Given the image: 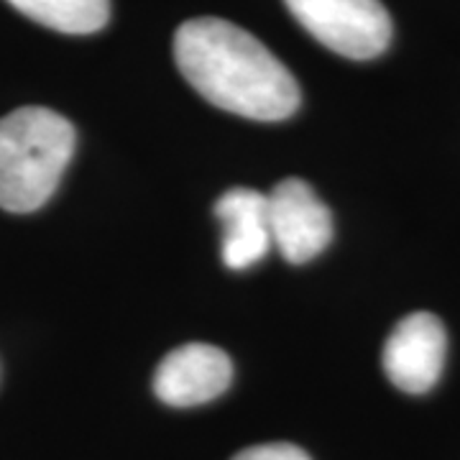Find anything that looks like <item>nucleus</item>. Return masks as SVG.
<instances>
[{
  "label": "nucleus",
  "mask_w": 460,
  "mask_h": 460,
  "mask_svg": "<svg viewBox=\"0 0 460 460\" xmlns=\"http://www.w3.org/2000/svg\"><path fill=\"white\" fill-rule=\"evenodd\" d=\"M184 80L210 105L274 123L299 108V84L261 41L226 18H192L174 33Z\"/></svg>",
  "instance_id": "nucleus-1"
},
{
  "label": "nucleus",
  "mask_w": 460,
  "mask_h": 460,
  "mask_svg": "<svg viewBox=\"0 0 460 460\" xmlns=\"http://www.w3.org/2000/svg\"><path fill=\"white\" fill-rule=\"evenodd\" d=\"M75 126L49 108H18L0 118V208L33 213L57 192L75 154Z\"/></svg>",
  "instance_id": "nucleus-2"
},
{
  "label": "nucleus",
  "mask_w": 460,
  "mask_h": 460,
  "mask_svg": "<svg viewBox=\"0 0 460 460\" xmlns=\"http://www.w3.org/2000/svg\"><path fill=\"white\" fill-rule=\"evenodd\" d=\"M314 39L345 59L366 62L392 41V16L381 0H284Z\"/></svg>",
  "instance_id": "nucleus-3"
},
{
  "label": "nucleus",
  "mask_w": 460,
  "mask_h": 460,
  "mask_svg": "<svg viewBox=\"0 0 460 460\" xmlns=\"http://www.w3.org/2000/svg\"><path fill=\"white\" fill-rule=\"evenodd\" d=\"M269 198L271 246L289 263H307L332 241V215L305 180L279 181Z\"/></svg>",
  "instance_id": "nucleus-4"
},
{
  "label": "nucleus",
  "mask_w": 460,
  "mask_h": 460,
  "mask_svg": "<svg viewBox=\"0 0 460 460\" xmlns=\"http://www.w3.org/2000/svg\"><path fill=\"white\" fill-rule=\"evenodd\" d=\"M447 335L440 317L432 313L407 314L386 338L381 366L396 389L425 394L443 374Z\"/></svg>",
  "instance_id": "nucleus-5"
},
{
  "label": "nucleus",
  "mask_w": 460,
  "mask_h": 460,
  "mask_svg": "<svg viewBox=\"0 0 460 460\" xmlns=\"http://www.w3.org/2000/svg\"><path fill=\"white\" fill-rule=\"evenodd\" d=\"M233 381L228 353L205 343L174 348L159 363L154 392L169 407H198L223 394Z\"/></svg>",
  "instance_id": "nucleus-6"
},
{
  "label": "nucleus",
  "mask_w": 460,
  "mask_h": 460,
  "mask_svg": "<svg viewBox=\"0 0 460 460\" xmlns=\"http://www.w3.org/2000/svg\"><path fill=\"white\" fill-rule=\"evenodd\" d=\"M215 217L223 226V263L228 269H248L269 253L271 228L266 195L233 187L215 202Z\"/></svg>",
  "instance_id": "nucleus-7"
},
{
  "label": "nucleus",
  "mask_w": 460,
  "mask_h": 460,
  "mask_svg": "<svg viewBox=\"0 0 460 460\" xmlns=\"http://www.w3.org/2000/svg\"><path fill=\"white\" fill-rule=\"evenodd\" d=\"M16 11L59 33L100 31L111 18V0H8Z\"/></svg>",
  "instance_id": "nucleus-8"
},
{
  "label": "nucleus",
  "mask_w": 460,
  "mask_h": 460,
  "mask_svg": "<svg viewBox=\"0 0 460 460\" xmlns=\"http://www.w3.org/2000/svg\"><path fill=\"white\" fill-rule=\"evenodd\" d=\"M233 460H313L302 447L292 443H269V445H253L241 450Z\"/></svg>",
  "instance_id": "nucleus-9"
}]
</instances>
